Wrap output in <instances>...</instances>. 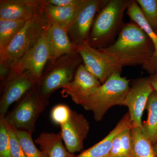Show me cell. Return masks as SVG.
I'll use <instances>...</instances> for the list:
<instances>
[{"mask_svg":"<svg viewBox=\"0 0 157 157\" xmlns=\"http://www.w3.org/2000/svg\"><path fill=\"white\" fill-rule=\"evenodd\" d=\"M151 83L154 90L157 92V73L151 75L148 77Z\"/></svg>","mask_w":157,"mask_h":157,"instance_id":"4dcf8cb0","label":"cell"},{"mask_svg":"<svg viewBox=\"0 0 157 157\" xmlns=\"http://www.w3.org/2000/svg\"><path fill=\"white\" fill-rule=\"evenodd\" d=\"M39 83V81L28 71L20 73L12 72L2 86L4 90L0 101V115L6 116L11 104L19 101Z\"/></svg>","mask_w":157,"mask_h":157,"instance_id":"30bf717a","label":"cell"},{"mask_svg":"<svg viewBox=\"0 0 157 157\" xmlns=\"http://www.w3.org/2000/svg\"><path fill=\"white\" fill-rule=\"evenodd\" d=\"M72 110L67 105L59 104L52 109L51 119L56 124L61 126L67 122L70 119Z\"/></svg>","mask_w":157,"mask_h":157,"instance_id":"4316f807","label":"cell"},{"mask_svg":"<svg viewBox=\"0 0 157 157\" xmlns=\"http://www.w3.org/2000/svg\"><path fill=\"white\" fill-rule=\"evenodd\" d=\"M133 0H109L97 14L87 42L96 49L112 44L123 26L124 13Z\"/></svg>","mask_w":157,"mask_h":157,"instance_id":"7a4b0ae2","label":"cell"},{"mask_svg":"<svg viewBox=\"0 0 157 157\" xmlns=\"http://www.w3.org/2000/svg\"><path fill=\"white\" fill-rule=\"evenodd\" d=\"M48 29L37 44L22 57L13 61H9L12 72L20 73L28 71L39 82L50 58L47 40Z\"/></svg>","mask_w":157,"mask_h":157,"instance_id":"9c48e42d","label":"cell"},{"mask_svg":"<svg viewBox=\"0 0 157 157\" xmlns=\"http://www.w3.org/2000/svg\"><path fill=\"white\" fill-rule=\"evenodd\" d=\"M101 84L84 64H81L73 80L62 88L61 93L63 96L70 97L75 104L81 105Z\"/></svg>","mask_w":157,"mask_h":157,"instance_id":"7c38bea8","label":"cell"},{"mask_svg":"<svg viewBox=\"0 0 157 157\" xmlns=\"http://www.w3.org/2000/svg\"><path fill=\"white\" fill-rule=\"evenodd\" d=\"M99 50L116 60L122 67L145 66L151 59L154 48L151 39L135 23L124 24L116 41Z\"/></svg>","mask_w":157,"mask_h":157,"instance_id":"6da1fadb","label":"cell"},{"mask_svg":"<svg viewBox=\"0 0 157 157\" xmlns=\"http://www.w3.org/2000/svg\"><path fill=\"white\" fill-rule=\"evenodd\" d=\"M153 148L155 157H157V142L153 145Z\"/></svg>","mask_w":157,"mask_h":157,"instance_id":"1f68e13d","label":"cell"},{"mask_svg":"<svg viewBox=\"0 0 157 157\" xmlns=\"http://www.w3.org/2000/svg\"><path fill=\"white\" fill-rule=\"evenodd\" d=\"M132 128L124 130L116 136L107 157H133Z\"/></svg>","mask_w":157,"mask_h":157,"instance_id":"44dd1931","label":"cell"},{"mask_svg":"<svg viewBox=\"0 0 157 157\" xmlns=\"http://www.w3.org/2000/svg\"><path fill=\"white\" fill-rule=\"evenodd\" d=\"M15 129L19 143L26 157H48L46 152L40 150L36 146L32 139V133Z\"/></svg>","mask_w":157,"mask_h":157,"instance_id":"cb8c5ba5","label":"cell"},{"mask_svg":"<svg viewBox=\"0 0 157 157\" xmlns=\"http://www.w3.org/2000/svg\"><path fill=\"white\" fill-rule=\"evenodd\" d=\"M108 1L83 0L73 23L68 29V36L74 45L87 41L96 16Z\"/></svg>","mask_w":157,"mask_h":157,"instance_id":"ba28073f","label":"cell"},{"mask_svg":"<svg viewBox=\"0 0 157 157\" xmlns=\"http://www.w3.org/2000/svg\"><path fill=\"white\" fill-rule=\"evenodd\" d=\"M0 157H12L8 123L6 116L0 115Z\"/></svg>","mask_w":157,"mask_h":157,"instance_id":"484cf974","label":"cell"},{"mask_svg":"<svg viewBox=\"0 0 157 157\" xmlns=\"http://www.w3.org/2000/svg\"><path fill=\"white\" fill-rule=\"evenodd\" d=\"M145 109L146 121L142 123L141 131L153 145L157 142V92L154 90L147 100Z\"/></svg>","mask_w":157,"mask_h":157,"instance_id":"ffe728a7","label":"cell"},{"mask_svg":"<svg viewBox=\"0 0 157 157\" xmlns=\"http://www.w3.org/2000/svg\"><path fill=\"white\" fill-rule=\"evenodd\" d=\"M127 14L133 22L143 29L151 39L154 48L153 55L150 61L142 68L150 75L155 74L157 73V33L147 22L136 1L133 0L127 9Z\"/></svg>","mask_w":157,"mask_h":157,"instance_id":"e0dca14e","label":"cell"},{"mask_svg":"<svg viewBox=\"0 0 157 157\" xmlns=\"http://www.w3.org/2000/svg\"><path fill=\"white\" fill-rule=\"evenodd\" d=\"M82 0H46L47 4L60 7H69L76 6L81 2Z\"/></svg>","mask_w":157,"mask_h":157,"instance_id":"f546056e","label":"cell"},{"mask_svg":"<svg viewBox=\"0 0 157 157\" xmlns=\"http://www.w3.org/2000/svg\"><path fill=\"white\" fill-rule=\"evenodd\" d=\"M47 40L50 64L53 63L63 56L77 52L75 45L68 36L67 29L59 26L51 21L47 31Z\"/></svg>","mask_w":157,"mask_h":157,"instance_id":"9a60e30c","label":"cell"},{"mask_svg":"<svg viewBox=\"0 0 157 157\" xmlns=\"http://www.w3.org/2000/svg\"><path fill=\"white\" fill-rule=\"evenodd\" d=\"M46 0H1L0 18L27 21L45 9Z\"/></svg>","mask_w":157,"mask_h":157,"instance_id":"5bb4252c","label":"cell"},{"mask_svg":"<svg viewBox=\"0 0 157 157\" xmlns=\"http://www.w3.org/2000/svg\"><path fill=\"white\" fill-rule=\"evenodd\" d=\"M17 102L6 116L7 122L17 130L32 134L35 131L38 117L48 105V99L42 97L38 85Z\"/></svg>","mask_w":157,"mask_h":157,"instance_id":"5b68a950","label":"cell"},{"mask_svg":"<svg viewBox=\"0 0 157 157\" xmlns=\"http://www.w3.org/2000/svg\"><path fill=\"white\" fill-rule=\"evenodd\" d=\"M12 73L10 62L5 59L0 58V78L2 86Z\"/></svg>","mask_w":157,"mask_h":157,"instance_id":"f1b7e54d","label":"cell"},{"mask_svg":"<svg viewBox=\"0 0 157 157\" xmlns=\"http://www.w3.org/2000/svg\"><path fill=\"white\" fill-rule=\"evenodd\" d=\"M153 88L148 77L138 78L132 82L124 103L128 108L132 127L142 129L141 118Z\"/></svg>","mask_w":157,"mask_h":157,"instance_id":"8fae6325","label":"cell"},{"mask_svg":"<svg viewBox=\"0 0 157 157\" xmlns=\"http://www.w3.org/2000/svg\"><path fill=\"white\" fill-rule=\"evenodd\" d=\"M133 157H155L153 144L140 128H131Z\"/></svg>","mask_w":157,"mask_h":157,"instance_id":"7402d4cb","label":"cell"},{"mask_svg":"<svg viewBox=\"0 0 157 157\" xmlns=\"http://www.w3.org/2000/svg\"><path fill=\"white\" fill-rule=\"evenodd\" d=\"M82 61V59L77 52L63 56L50 64L39 82V90L42 97L48 99L56 90L72 81Z\"/></svg>","mask_w":157,"mask_h":157,"instance_id":"8992f818","label":"cell"},{"mask_svg":"<svg viewBox=\"0 0 157 157\" xmlns=\"http://www.w3.org/2000/svg\"><path fill=\"white\" fill-rule=\"evenodd\" d=\"M132 128L130 115L128 113H127L114 128L104 139L75 157H107L111 150L113 142L116 136L124 130Z\"/></svg>","mask_w":157,"mask_h":157,"instance_id":"2e32d148","label":"cell"},{"mask_svg":"<svg viewBox=\"0 0 157 157\" xmlns=\"http://www.w3.org/2000/svg\"><path fill=\"white\" fill-rule=\"evenodd\" d=\"M60 128V132L68 151L74 154L81 151L90 128L89 122L84 116L72 110L70 119Z\"/></svg>","mask_w":157,"mask_h":157,"instance_id":"4fadbf2b","label":"cell"},{"mask_svg":"<svg viewBox=\"0 0 157 157\" xmlns=\"http://www.w3.org/2000/svg\"><path fill=\"white\" fill-rule=\"evenodd\" d=\"M144 17L157 33V0H136Z\"/></svg>","mask_w":157,"mask_h":157,"instance_id":"d4e9b609","label":"cell"},{"mask_svg":"<svg viewBox=\"0 0 157 157\" xmlns=\"http://www.w3.org/2000/svg\"><path fill=\"white\" fill-rule=\"evenodd\" d=\"M131 80L115 73L89 96L81 104L85 109L92 111L97 121H101L107 111L116 105L124 106L130 90Z\"/></svg>","mask_w":157,"mask_h":157,"instance_id":"3957f363","label":"cell"},{"mask_svg":"<svg viewBox=\"0 0 157 157\" xmlns=\"http://www.w3.org/2000/svg\"><path fill=\"white\" fill-rule=\"evenodd\" d=\"M61 134L42 132L35 140L41 150L46 152L48 157H75L63 144Z\"/></svg>","mask_w":157,"mask_h":157,"instance_id":"ac0fdd59","label":"cell"},{"mask_svg":"<svg viewBox=\"0 0 157 157\" xmlns=\"http://www.w3.org/2000/svg\"><path fill=\"white\" fill-rule=\"evenodd\" d=\"M8 123V122H7ZM9 137H10L11 152L12 157H26L16 133V129L14 127L8 123Z\"/></svg>","mask_w":157,"mask_h":157,"instance_id":"83f0119b","label":"cell"},{"mask_svg":"<svg viewBox=\"0 0 157 157\" xmlns=\"http://www.w3.org/2000/svg\"><path fill=\"white\" fill-rule=\"evenodd\" d=\"M50 24L45 9L40 11L26 21L10 44L0 50V58L13 61L22 57L39 42Z\"/></svg>","mask_w":157,"mask_h":157,"instance_id":"277c9868","label":"cell"},{"mask_svg":"<svg viewBox=\"0 0 157 157\" xmlns=\"http://www.w3.org/2000/svg\"><path fill=\"white\" fill-rule=\"evenodd\" d=\"M82 1L78 5L69 7H60L47 4L45 10L51 21L68 30L75 19Z\"/></svg>","mask_w":157,"mask_h":157,"instance_id":"d6986e66","label":"cell"},{"mask_svg":"<svg viewBox=\"0 0 157 157\" xmlns=\"http://www.w3.org/2000/svg\"><path fill=\"white\" fill-rule=\"evenodd\" d=\"M75 45L88 70L102 84L115 73L121 74L123 67L111 56L90 46L87 41Z\"/></svg>","mask_w":157,"mask_h":157,"instance_id":"52a82bcc","label":"cell"},{"mask_svg":"<svg viewBox=\"0 0 157 157\" xmlns=\"http://www.w3.org/2000/svg\"><path fill=\"white\" fill-rule=\"evenodd\" d=\"M25 21L0 18V50L6 48L10 44Z\"/></svg>","mask_w":157,"mask_h":157,"instance_id":"603a6c76","label":"cell"}]
</instances>
